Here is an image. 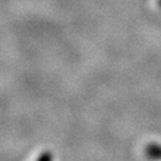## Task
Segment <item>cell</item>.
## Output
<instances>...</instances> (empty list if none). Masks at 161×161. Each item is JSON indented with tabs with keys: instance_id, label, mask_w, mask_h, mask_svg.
<instances>
[{
	"instance_id": "obj_1",
	"label": "cell",
	"mask_w": 161,
	"mask_h": 161,
	"mask_svg": "<svg viewBox=\"0 0 161 161\" xmlns=\"http://www.w3.org/2000/svg\"><path fill=\"white\" fill-rule=\"evenodd\" d=\"M146 154H147V156L152 158V159H161V146L155 143L147 146Z\"/></svg>"
},
{
	"instance_id": "obj_2",
	"label": "cell",
	"mask_w": 161,
	"mask_h": 161,
	"mask_svg": "<svg viewBox=\"0 0 161 161\" xmlns=\"http://www.w3.org/2000/svg\"><path fill=\"white\" fill-rule=\"evenodd\" d=\"M160 5H161V0H160Z\"/></svg>"
}]
</instances>
